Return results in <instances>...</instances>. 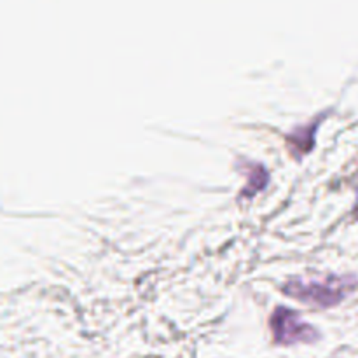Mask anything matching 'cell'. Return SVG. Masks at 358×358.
I'll use <instances>...</instances> for the list:
<instances>
[{
	"label": "cell",
	"mask_w": 358,
	"mask_h": 358,
	"mask_svg": "<svg viewBox=\"0 0 358 358\" xmlns=\"http://www.w3.org/2000/svg\"><path fill=\"white\" fill-rule=\"evenodd\" d=\"M355 278L350 276H327L325 280L290 278L283 283V292L304 304L317 308H331L341 303L350 290L355 289Z\"/></svg>",
	"instance_id": "obj_1"
},
{
	"label": "cell",
	"mask_w": 358,
	"mask_h": 358,
	"mask_svg": "<svg viewBox=\"0 0 358 358\" xmlns=\"http://www.w3.org/2000/svg\"><path fill=\"white\" fill-rule=\"evenodd\" d=\"M269 329L273 339L278 345H296V343H315L320 339V332L315 325L301 318L297 311L287 306H276L269 317Z\"/></svg>",
	"instance_id": "obj_2"
},
{
	"label": "cell",
	"mask_w": 358,
	"mask_h": 358,
	"mask_svg": "<svg viewBox=\"0 0 358 358\" xmlns=\"http://www.w3.org/2000/svg\"><path fill=\"white\" fill-rule=\"evenodd\" d=\"M240 164L241 168H243L245 173H247V184H245V187L240 191V196L241 198H250V196L262 191V189L268 185L269 173L268 170H266L264 164L257 163V161L240 157Z\"/></svg>",
	"instance_id": "obj_3"
},
{
	"label": "cell",
	"mask_w": 358,
	"mask_h": 358,
	"mask_svg": "<svg viewBox=\"0 0 358 358\" xmlns=\"http://www.w3.org/2000/svg\"><path fill=\"white\" fill-rule=\"evenodd\" d=\"M320 122V115L315 117L310 124H301L297 128H294L292 131L287 135V143L290 145V150H296V152H306V150L311 149L315 140V131H317V126Z\"/></svg>",
	"instance_id": "obj_4"
}]
</instances>
